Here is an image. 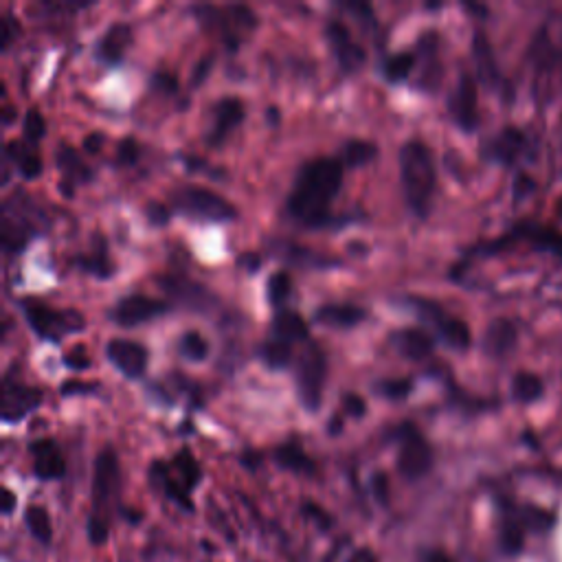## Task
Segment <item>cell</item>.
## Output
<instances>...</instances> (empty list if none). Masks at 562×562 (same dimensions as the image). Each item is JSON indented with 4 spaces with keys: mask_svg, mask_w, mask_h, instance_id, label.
<instances>
[{
    "mask_svg": "<svg viewBox=\"0 0 562 562\" xmlns=\"http://www.w3.org/2000/svg\"><path fill=\"white\" fill-rule=\"evenodd\" d=\"M44 134H47V123H44L42 112L36 106H31L25 112V119H22V137L29 145H36Z\"/></svg>",
    "mask_w": 562,
    "mask_h": 562,
    "instance_id": "40",
    "label": "cell"
},
{
    "mask_svg": "<svg viewBox=\"0 0 562 562\" xmlns=\"http://www.w3.org/2000/svg\"><path fill=\"white\" fill-rule=\"evenodd\" d=\"M343 7H345L347 11H352V14H354L358 20H363V22H365V25H367V22H369V25H376L372 5H367V3H345Z\"/></svg>",
    "mask_w": 562,
    "mask_h": 562,
    "instance_id": "49",
    "label": "cell"
},
{
    "mask_svg": "<svg viewBox=\"0 0 562 562\" xmlns=\"http://www.w3.org/2000/svg\"><path fill=\"white\" fill-rule=\"evenodd\" d=\"M172 472L176 475V479L183 483L185 490L191 494V490H194L200 479H202V468L198 464V459L191 455L189 448H181L174 455V462H172Z\"/></svg>",
    "mask_w": 562,
    "mask_h": 562,
    "instance_id": "31",
    "label": "cell"
},
{
    "mask_svg": "<svg viewBox=\"0 0 562 562\" xmlns=\"http://www.w3.org/2000/svg\"><path fill=\"white\" fill-rule=\"evenodd\" d=\"M369 490L380 505H389V477L382 470H376L369 479Z\"/></svg>",
    "mask_w": 562,
    "mask_h": 562,
    "instance_id": "42",
    "label": "cell"
},
{
    "mask_svg": "<svg viewBox=\"0 0 562 562\" xmlns=\"http://www.w3.org/2000/svg\"><path fill=\"white\" fill-rule=\"evenodd\" d=\"M156 286H159L176 306L185 310L209 314L218 306L216 295L196 279H187L183 275H159L156 277Z\"/></svg>",
    "mask_w": 562,
    "mask_h": 562,
    "instance_id": "9",
    "label": "cell"
},
{
    "mask_svg": "<svg viewBox=\"0 0 562 562\" xmlns=\"http://www.w3.org/2000/svg\"><path fill=\"white\" fill-rule=\"evenodd\" d=\"M91 391H93V385H86V382H80V380H66L60 387L62 396H77V393H91Z\"/></svg>",
    "mask_w": 562,
    "mask_h": 562,
    "instance_id": "51",
    "label": "cell"
},
{
    "mask_svg": "<svg viewBox=\"0 0 562 562\" xmlns=\"http://www.w3.org/2000/svg\"><path fill=\"white\" fill-rule=\"evenodd\" d=\"M301 510H303V514L310 516V519H312L314 523H317V525L321 527V530H330V527L334 525L332 516H330L328 512H325V510L321 508V505H317V503H303V508H301Z\"/></svg>",
    "mask_w": 562,
    "mask_h": 562,
    "instance_id": "44",
    "label": "cell"
},
{
    "mask_svg": "<svg viewBox=\"0 0 562 562\" xmlns=\"http://www.w3.org/2000/svg\"><path fill=\"white\" fill-rule=\"evenodd\" d=\"M18 33H20V22L11 14H5V18H3V42H0V49L7 51L11 47V42L18 38Z\"/></svg>",
    "mask_w": 562,
    "mask_h": 562,
    "instance_id": "47",
    "label": "cell"
},
{
    "mask_svg": "<svg viewBox=\"0 0 562 562\" xmlns=\"http://www.w3.org/2000/svg\"><path fill=\"white\" fill-rule=\"evenodd\" d=\"M402 194L409 209L418 218H426L431 211V202L437 187L435 161L429 145L420 139H411L400 148L398 154Z\"/></svg>",
    "mask_w": 562,
    "mask_h": 562,
    "instance_id": "3",
    "label": "cell"
},
{
    "mask_svg": "<svg viewBox=\"0 0 562 562\" xmlns=\"http://www.w3.org/2000/svg\"><path fill=\"white\" fill-rule=\"evenodd\" d=\"M29 453L33 457V472L42 481H58L66 475V462L58 442L53 437H42L29 444Z\"/></svg>",
    "mask_w": 562,
    "mask_h": 562,
    "instance_id": "18",
    "label": "cell"
},
{
    "mask_svg": "<svg viewBox=\"0 0 562 562\" xmlns=\"http://www.w3.org/2000/svg\"><path fill=\"white\" fill-rule=\"evenodd\" d=\"M290 292H292V279H290L288 271H275L271 277H268L266 299L273 308L281 310V306H284V303L288 301Z\"/></svg>",
    "mask_w": 562,
    "mask_h": 562,
    "instance_id": "39",
    "label": "cell"
},
{
    "mask_svg": "<svg viewBox=\"0 0 562 562\" xmlns=\"http://www.w3.org/2000/svg\"><path fill=\"white\" fill-rule=\"evenodd\" d=\"M106 358L117 372L130 380H139L148 369V347L130 339H110L104 347Z\"/></svg>",
    "mask_w": 562,
    "mask_h": 562,
    "instance_id": "14",
    "label": "cell"
},
{
    "mask_svg": "<svg viewBox=\"0 0 562 562\" xmlns=\"http://www.w3.org/2000/svg\"><path fill=\"white\" fill-rule=\"evenodd\" d=\"M55 165H58V170L62 174V185L60 189L64 191V196H73V189L75 185H82L88 183L93 176V170L86 165V161L80 156L73 145L69 143H60L58 150H55Z\"/></svg>",
    "mask_w": 562,
    "mask_h": 562,
    "instance_id": "19",
    "label": "cell"
},
{
    "mask_svg": "<svg viewBox=\"0 0 562 562\" xmlns=\"http://www.w3.org/2000/svg\"><path fill=\"white\" fill-rule=\"evenodd\" d=\"M556 211H558V216L562 218V198H558V202H556Z\"/></svg>",
    "mask_w": 562,
    "mask_h": 562,
    "instance_id": "61",
    "label": "cell"
},
{
    "mask_svg": "<svg viewBox=\"0 0 562 562\" xmlns=\"http://www.w3.org/2000/svg\"><path fill=\"white\" fill-rule=\"evenodd\" d=\"M378 154V148L374 141H367V139H347L341 145V156L339 161L345 167H363L369 161H374Z\"/></svg>",
    "mask_w": 562,
    "mask_h": 562,
    "instance_id": "32",
    "label": "cell"
},
{
    "mask_svg": "<svg viewBox=\"0 0 562 562\" xmlns=\"http://www.w3.org/2000/svg\"><path fill=\"white\" fill-rule=\"evenodd\" d=\"M101 145H104V137H101V132H91L84 139V150L88 154H97L101 150Z\"/></svg>",
    "mask_w": 562,
    "mask_h": 562,
    "instance_id": "55",
    "label": "cell"
},
{
    "mask_svg": "<svg viewBox=\"0 0 562 562\" xmlns=\"http://www.w3.org/2000/svg\"><path fill=\"white\" fill-rule=\"evenodd\" d=\"M150 479L156 488H159L167 499L174 501L185 508L187 512L194 510V503H191L189 492L185 490V486L181 481L176 479V475L172 472V466L165 462H152L150 466Z\"/></svg>",
    "mask_w": 562,
    "mask_h": 562,
    "instance_id": "25",
    "label": "cell"
},
{
    "mask_svg": "<svg viewBox=\"0 0 562 562\" xmlns=\"http://www.w3.org/2000/svg\"><path fill=\"white\" fill-rule=\"evenodd\" d=\"M152 86L156 88V91H161L165 95H174L178 91V80H176V75H172V73L156 71L152 75Z\"/></svg>",
    "mask_w": 562,
    "mask_h": 562,
    "instance_id": "45",
    "label": "cell"
},
{
    "mask_svg": "<svg viewBox=\"0 0 562 562\" xmlns=\"http://www.w3.org/2000/svg\"><path fill=\"white\" fill-rule=\"evenodd\" d=\"M170 209H167L163 202H148V207H145V216L154 224V227H165L167 222H170Z\"/></svg>",
    "mask_w": 562,
    "mask_h": 562,
    "instance_id": "46",
    "label": "cell"
},
{
    "mask_svg": "<svg viewBox=\"0 0 562 562\" xmlns=\"http://www.w3.org/2000/svg\"><path fill=\"white\" fill-rule=\"evenodd\" d=\"M42 402V391L38 387H29L25 382L11 380L9 376L3 380V396H0V418L7 424L25 420L29 413L36 411Z\"/></svg>",
    "mask_w": 562,
    "mask_h": 562,
    "instance_id": "12",
    "label": "cell"
},
{
    "mask_svg": "<svg viewBox=\"0 0 562 562\" xmlns=\"http://www.w3.org/2000/svg\"><path fill=\"white\" fill-rule=\"evenodd\" d=\"M121 490L119 459L112 446H104L95 457L93 488H91V514H88L86 532L88 541L95 547L106 545L110 536L112 514L117 510Z\"/></svg>",
    "mask_w": 562,
    "mask_h": 562,
    "instance_id": "2",
    "label": "cell"
},
{
    "mask_svg": "<svg viewBox=\"0 0 562 562\" xmlns=\"http://www.w3.org/2000/svg\"><path fill=\"white\" fill-rule=\"evenodd\" d=\"M472 55H475L477 71L481 75V80L488 84L497 80V66H494L490 44L486 38H483V33H477L475 40H472Z\"/></svg>",
    "mask_w": 562,
    "mask_h": 562,
    "instance_id": "35",
    "label": "cell"
},
{
    "mask_svg": "<svg viewBox=\"0 0 562 562\" xmlns=\"http://www.w3.org/2000/svg\"><path fill=\"white\" fill-rule=\"evenodd\" d=\"M91 240H93V251L73 257V262L77 268H82V271H86L88 275L108 279L112 273H115L112 262L108 260V244L101 233H93Z\"/></svg>",
    "mask_w": 562,
    "mask_h": 562,
    "instance_id": "26",
    "label": "cell"
},
{
    "mask_svg": "<svg viewBox=\"0 0 562 562\" xmlns=\"http://www.w3.org/2000/svg\"><path fill=\"white\" fill-rule=\"evenodd\" d=\"M398 440V470L404 479L418 481L433 466V448L426 437L411 422H402L393 429Z\"/></svg>",
    "mask_w": 562,
    "mask_h": 562,
    "instance_id": "8",
    "label": "cell"
},
{
    "mask_svg": "<svg viewBox=\"0 0 562 562\" xmlns=\"http://www.w3.org/2000/svg\"><path fill=\"white\" fill-rule=\"evenodd\" d=\"M11 117H14V112H11V106H5V115H3V119H5V123H7V126H9Z\"/></svg>",
    "mask_w": 562,
    "mask_h": 562,
    "instance_id": "60",
    "label": "cell"
},
{
    "mask_svg": "<svg viewBox=\"0 0 562 562\" xmlns=\"http://www.w3.org/2000/svg\"><path fill=\"white\" fill-rule=\"evenodd\" d=\"M211 64H213V58H211V55H205V58H202V60L196 64L194 75H191V84L198 86V84L205 82V77H207L209 71H211Z\"/></svg>",
    "mask_w": 562,
    "mask_h": 562,
    "instance_id": "52",
    "label": "cell"
},
{
    "mask_svg": "<svg viewBox=\"0 0 562 562\" xmlns=\"http://www.w3.org/2000/svg\"><path fill=\"white\" fill-rule=\"evenodd\" d=\"M244 104L238 97H222L211 110V130L207 134L209 145H220L244 121Z\"/></svg>",
    "mask_w": 562,
    "mask_h": 562,
    "instance_id": "17",
    "label": "cell"
},
{
    "mask_svg": "<svg viewBox=\"0 0 562 562\" xmlns=\"http://www.w3.org/2000/svg\"><path fill=\"white\" fill-rule=\"evenodd\" d=\"M308 334H310L308 323L299 312L286 310V308L275 312V317L271 321V339L292 345V343L308 341Z\"/></svg>",
    "mask_w": 562,
    "mask_h": 562,
    "instance_id": "24",
    "label": "cell"
},
{
    "mask_svg": "<svg viewBox=\"0 0 562 562\" xmlns=\"http://www.w3.org/2000/svg\"><path fill=\"white\" fill-rule=\"evenodd\" d=\"M5 161H11L16 165V170L31 181V178H38L42 174V159L40 154L36 152L33 145H29L27 141L22 143L18 139L9 141L5 148Z\"/></svg>",
    "mask_w": 562,
    "mask_h": 562,
    "instance_id": "27",
    "label": "cell"
},
{
    "mask_svg": "<svg viewBox=\"0 0 562 562\" xmlns=\"http://www.w3.org/2000/svg\"><path fill=\"white\" fill-rule=\"evenodd\" d=\"M376 389H378V393H380L382 398L398 402V400H404V398H409V396H411L413 380H411V378H389V380H380Z\"/></svg>",
    "mask_w": 562,
    "mask_h": 562,
    "instance_id": "41",
    "label": "cell"
},
{
    "mask_svg": "<svg viewBox=\"0 0 562 562\" xmlns=\"http://www.w3.org/2000/svg\"><path fill=\"white\" fill-rule=\"evenodd\" d=\"M25 523H27V530L38 543L51 545L53 525H51V516L44 505H29V508L25 510Z\"/></svg>",
    "mask_w": 562,
    "mask_h": 562,
    "instance_id": "33",
    "label": "cell"
},
{
    "mask_svg": "<svg viewBox=\"0 0 562 562\" xmlns=\"http://www.w3.org/2000/svg\"><path fill=\"white\" fill-rule=\"evenodd\" d=\"M172 207L176 213H183L187 218L205 220V222H229L238 213L231 202L216 194L213 189L198 187V185H185L172 191Z\"/></svg>",
    "mask_w": 562,
    "mask_h": 562,
    "instance_id": "6",
    "label": "cell"
},
{
    "mask_svg": "<svg viewBox=\"0 0 562 562\" xmlns=\"http://www.w3.org/2000/svg\"><path fill=\"white\" fill-rule=\"evenodd\" d=\"M415 66V55L409 51H400L396 55H391V58L382 64V75H385V80H389L391 84H398L402 80H407L409 73L413 71Z\"/></svg>",
    "mask_w": 562,
    "mask_h": 562,
    "instance_id": "37",
    "label": "cell"
},
{
    "mask_svg": "<svg viewBox=\"0 0 562 562\" xmlns=\"http://www.w3.org/2000/svg\"><path fill=\"white\" fill-rule=\"evenodd\" d=\"M16 508V494L11 492L9 488H3V505H0V510H3L5 516H9Z\"/></svg>",
    "mask_w": 562,
    "mask_h": 562,
    "instance_id": "56",
    "label": "cell"
},
{
    "mask_svg": "<svg viewBox=\"0 0 562 562\" xmlns=\"http://www.w3.org/2000/svg\"><path fill=\"white\" fill-rule=\"evenodd\" d=\"M516 343V330L508 319H497L483 336V347L490 356H505Z\"/></svg>",
    "mask_w": 562,
    "mask_h": 562,
    "instance_id": "29",
    "label": "cell"
},
{
    "mask_svg": "<svg viewBox=\"0 0 562 562\" xmlns=\"http://www.w3.org/2000/svg\"><path fill=\"white\" fill-rule=\"evenodd\" d=\"M257 356L262 358L266 367L286 369L292 361V345H288L284 341H277V339H268L257 347Z\"/></svg>",
    "mask_w": 562,
    "mask_h": 562,
    "instance_id": "34",
    "label": "cell"
},
{
    "mask_svg": "<svg viewBox=\"0 0 562 562\" xmlns=\"http://www.w3.org/2000/svg\"><path fill=\"white\" fill-rule=\"evenodd\" d=\"M64 365L71 367V369H77V372H82V369H88V365H91V358L84 356L82 347H77L75 352L64 356Z\"/></svg>",
    "mask_w": 562,
    "mask_h": 562,
    "instance_id": "50",
    "label": "cell"
},
{
    "mask_svg": "<svg viewBox=\"0 0 562 562\" xmlns=\"http://www.w3.org/2000/svg\"><path fill=\"white\" fill-rule=\"evenodd\" d=\"M391 343L398 350V354L409 358V361H424V358H429L435 350V339L422 328L398 330L393 334Z\"/></svg>",
    "mask_w": 562,
    "mask_h": 562,
    "instance_id": "22",
    "label": "cell"
},
{
    "mask_svg": "<svg viewBox=\"0 0 562 562\" xmlns=\"http://www.w3.org/2000/svg\"><path fill=\"white\" fill-rule=\"evenodd\" d=\"M22 317L29 323V328L44 341L58 343L64 334L84 330V317L77 310H55L49 303L36 297H25L18 301Z\"/></svg>",
    "mask_w": 562,
    "mask_h": 562,
    "instance_id": "5",
    "label": "cell"
},
{
    "mask_svg": "<svg viewBox=\"0 0 562 562\" xmlns=\"http://www.w3.org/2000/svg\"><path fill=\"white\" fill-rule=\"evenodd\" d=\"M343 407L345 411L352 415V418H363V415L367 413V404L363 400V396H358V393H345L343 396Z\"/></svg>",
    "mask_w": 562,
    "mask_h": 562,
    "instance_id": "48",
    "label": "cell"
},
{
    "mask_svg": "<svg viewBox=\"0 0 562 562\" xmlns=\"http://www.w3.org/2000/svg\"><path fill=\"white\" fill-rule=\"evenodd\" d=\"M514 235H519V238L534 244L536 249L549 251V253L562 257V235L552 229L534 227V224H521V227H516Z\"/></svg>",
    "mask_w": 562,
    "mask_h": 562,
    "instance_id": "30",
    "label": "cell"
},
{
    "mask_svg": "<svg viewBox=\"0 0 562 562\" xmlns=\"http://www.w3.org/2000/svg\"><path fill=\"white\" fill-rule=\"evenodd\" d=\"M268 251H271L277 260H284L290 266L297 268H310V271H330V268L341 266V260L330 257L325 253H317L308 249V246L290 242V240H268Z\"/></svg>",
    "mask_w": 562,
    "mask_h": 562,
    "instance_id": "15",
    "label": "cell"
},
{
    "mask_svg": "<svg viewBox=\"0 0 562 562\" xmlns=\"http://www.w3.org/2000/svg\"><path fill=\"white\" fill-rule=\"evenodd\" d=\"M139 154H141V148H139V143L126 137V139H121L119 145H117V161L121 165H134L139 161Z\"/></svg>",
    "mask_w": 562,
    "mask_h": 562,
    "instance_id": "43",
    "label": "cell"
},
{
    "mask_svg": "<svg viewBox=\"0 0 562 562\" xmlns=\"http://www.w3.org/2000/svg\"><path fill=\"white\" fill-rule=\"evenodd\" d=\"M325 378H328V358L317 343H308L297 363V398L308 413L321 409Z\"/></svg>",
    "mask_w": 562,
    "mask_h": 562,
    "instance_id": "7",
    "label": "cell"
},
{
    "mask_svg": "<svg viewBox=\"0 0 562 562\" xmlns=\"http://www.w3.org/2000/svg\"><path fill=\"white\" fill-rule=\"evenodd\" d=\"M347 562H380L378 556L374 549H369V547H358L356 552L347 558Z\"/></svg>",
    "mask_w": 562,
    "mask_h": 562,
    "instance_id": "54",
    "label": "cell"
},
{
    "mask_svg": "<svg viewBox=\"0 0 562 562\" xmlns=\"http://www.w3.org/2000/svg\"><path fill=\"white\" fill-rule=\"evenodd\" d=\"M273 459L281 466L290 472H297V475H314L317 472V464H314V459L303 451V446L299 442H286L275 448Z\"/></svg>",
    "mask_w": 562,
    "mask_h": 562,
    "instance_id": "28",
    "label": "cell"
},
{
    "mask_svg": "<svg viewBox=\"0 0 562 562\" xmlns=\"http://www.w3.org/2000/svg\"><path fill=\"white\" fill-rule=\"evenodd\" d=\"M413 306H415V312H418L424 321L435 325L437 334H440V339L446 345L455 347V350H466V347H470L472 334H470L466 321L451 317V314H446L440 306H437V303H433L429 299H413Z\"/></svg>",
    "mask_w": 562,
    "mask_h": 562,
    "instance_id": "10",
    "label": "cell"
},
{
    "mask_svg": "<svg viewBox=\"0 0 562 562\" xmlns=\"http://www.w3.org/2000/svg\"><path fill=\"white\" fill-rule=\"evenodd\" d=\"M367 319V310L356 303H323L314 310V321L328 328L350 330Z\"/></svg>",
    "mask_w": 562,
    "mask_h": 562,
    "instance_id": "21",
    "label": "cell"
},
{
    "mask_svg": "<svg viewBox=\"0 0 562 562\" xmlns=\"http://www.w3.org/2000/svg\"><path fill=\"white\" fill-rule=\"evenodd\" d=\"M422 562H453V558L442 549H431V552L422 554Z\"/></svg>",
    "mask_w": 562,
    "mask_h": 562,
    "instance_id": "57",
    "label": "cell"
},
{
    "mask_svg": "<svg viewBox=\"0 0 562 562\" xmlns=\"http://www.w3.org/2000/svg\"><path fill=\"white\" fill-rule=\"evenodd\" d=\"M448 112H451L455 126L464 132H472L477 128V84L468 73H462L457 86L453 88L451 99H448Z\"/></svg>",
    "mask_w": 562,
    "mask_h": 562,
    "instance_id": "16",
    "label": "cell"
},
{
    "mask_svg": "<svg viewBox=\"0 0 562 562\" xmlns=\"http://www.w3.org/2000/svg\"><path fill=\"white\" fill-rule=\"evenodd\" d=\"M170 310L165 301L154 299V297H145V295H128L121 297L115 306L110 308L108 317L112 323H117L119 328H134V325L148 323L156 317H161Z\"/></svg>",
    "mask_w": 562,
    "mask_h": 562,
    "instance_id": "11",
    "label": "cell"
},
{
    "mask_svg": "<svg viewBox=\"0 0 562 562\" xmlns=\"http://www.w3.org/2000/svg\"><path fill=\"white\" fill-rule=\"evenodd\" d=\"M18 196H11L3 202V213H0V244L5 253H22L27 249L29 240L36 235L42 213L33 205V200L25 191H16Z\"/></svg>",
    "mask_w": 562,
    "mask_h": 562,
    "instance_id": "4",
    "label": "cell"
},
{
    "mask_svg": "<svg viewBox=\"0 0 562 562\" xmlns=\"http://www.w3.org/2000/svg\"><path fill=\"white\" fill-rule=\"evenodd\" d=\"M266 117H268V119H271V123H273V126H275V123H279V112H277V108H268Z\"/></svg>",
    "mask_w": 562,
    "mask_h": 562,
    "instance_id": "59",
    "label": "cell"
},
{
    "mask_svg": "<svg viewBox=\"0 0 562 562\" xmlns=\"http://www.w3.org/2000/svg\"><path fill=\"white\" fill-rule=\"evenodd\" d=\"M178 354L191 363H200L209 356V343L205 341V336L196 330L185 332L181 339H178Z\"/></svg>",
    "mask_w": 562,
    "mask_h": 562,
    "instance_id": "36",
    "label": "cell"
},
{
    "mask_svg": "<svg viewBox=\"0 0 562 562\" xmlns=\"http://www.w3.org/2000/svg\"><path fill=\"white\" fill-rule=\"evenodd\" d=\"M345 165L334 156H319L299 167L295 185L286 200V213L301 227H334L339 218L330 211L332 200L343 185Z\"/></svg>",
    "mask_w": 562,
    "mask_h": 562,
    "instance_id": "1",
    "label": "cell"
},
{
    "mask_svg": "<svg viewBox=\"0 0 562 562\" xmlns=\"http://www.w3.org/2000/svg\"><path fill=\"white\" fill-rule=\"evenodd\" d=\"M238 264L242 268H246V271H249V273H257V271H260V266H262V257L257 255V253H253V251L242 253L238 257Z\"/></svg>",
    "mask_w": 562,
    "mask_h": 562,
    "instance_id": "53",
    "label": "cell"
},
{
    "mask_svg": "<svg viewBox=\"0 0 562 562\" xmlns=\"http://www.w3.org/2000/svg\"><path fill=\"white\" fill-rule=\"evenodd\" d=\"M512 393L516 400L534 402L543 396V380L530 372L516 374L512 380Z\"/></svg>",
    "mask_w": 562,
    "mask_h": 562,
    "instance_id": "38",
    "label": "cell"
},
{
    "mask_svg": "<svg viewBox=\"0 0 562 562\" xmlns=\"http://www.w3.org/2000/svg\"><path fill=\"white\" fill-rule=\"evenodd\" d=\"M525 148H527L525 134L514 128H505L497 134V137L488 141L486 150L483 152H486V156L492 161L512 165L525 152Z\"/></svg>",
    "mask_w": 562,
    "mask_h": 562,
    "instance_id": "23",
    "label": "cell"
},
{
    "mask_svg": "<svg viewBox=\"0 0 562 562\" xmlns=\"http://www.w3.org/2000/svg\"><path fill=\"white\" fill-rule=\"evenodd\" d=\"M242 462H244V466L255 468V464L260 462V455H255V453H251V451H249V453H244V459H242Z\"/></svg>",
    "mask_w": 562,
    "mask_h": 562,
    "instance_id": "58",
    "label": "cell"
},
{
    "mask_svg": "<svg viewBox=\"0 0 562 562\" xmlns=\"http://www.w3.org/2000/svg\"><path fill=\"white\" fill-rule=\"evenodd\" d=\"M325 36H328L334 58L339 62L343 73H354L361 69L367 58L365 49L352 38V33L343 20L339 18L328 20V25H325Z\"/></svg>",
    "mask_w": 562,
    "mask_h": 562,
    "instance_id": "13",
    "label": "cell"
},
{
    "mask_svg": "<svg viewBox=\"0 0 562 562\" xmlns=\"http://www.w3.org/2000/svg\"><path fill=\"white\" fill-rule=\"evenodd\" d=\"M132 42V29L128 22H112V25L101 33V38L95 47V55L99 62L106 66H117L126 58V51Z\"/></svg>",
    "mask_w": 562,
    "mask_h": 562,
    "instance_id": "20",
    "label": "cell"
}]
</instances>
